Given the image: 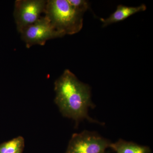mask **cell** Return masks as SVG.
<instances>
[{
  "instance_id": "6da1fadb",
  "label": "cell",
  "mask_w": 153,
  "mask_h": 153,
  "mask_svg": "<svg viewBox=\"0 0 153 153\" xmlns=\"http://www.w3.org/2000/svg\"><path fill=\"white\" fill-rule=\"evenodd\" d=\"M55 101L63 116L79 122L86 119L97 123L88 115V109L94 108L90 88L77 79L72 72L66 69L55 80Z\"/></svg>"
},
{
  "instance_id": "7a4b0ae2",
  "label": "cell",
  "mask_w": 153,
  "mask_h": 153,
  "mask_svg": "<svg viewBox=\"0 0 153 153\" xmlns=\"http://www.w3.org/2000/svg\"><path fill=\"white\" fill-rule=\"evenodd\" d=\"M44 15L63 36L78 33L83 26V14L75 10L67 0L47 1Z\"/></svg>"
},
{
  "instance_id": "3957f363",
  "label": "cell",
  "mask_w": 153,
  "mask_h": 153,
  "mask_svg": "<svg viewBox=\"0 0 153 153\" xmlns=\"http://www.w3.org/2000/svg\"><path fill=\"white\" fill-rule=\"evenodd\" d=\"M46 0H16L14 5V17L17 31L22 33L45 14Z\"/></svg>"
},
{
  "instance_id": "277c9868",
  "label": "cell",
  "mask_w": 153,
  "mask_h": 153,
  "mask_svg": "<svg viewBox=\"0 0 153 153\" xmlns=\"http://www.w3.org/2000/svg\"><path fill=\"white\" fill-rule=\"evenodd\" d=\"M20 34L22 41L27 48L36 45L44 46L49 40L64 36L55 30L45 15Z\"/></svg>"
},
{
  "instance_id": "5b68a950",
  "label": "cell",
  "mask_w": 153,
  "mask_h": 153,
  "mask_svg": "<svg viewBox=\"0 0 153 153\" xmlns=\"http://www.w3.org/2000/svg\"><path fill=\"white\" fill-rule=\"evenodd\" d=\"M110 142L94 132L74 134L65 153H105Z\"/></svg>"
},
{
  "instance_id": "8992f818",
  "label": "cell",
  "mask_w": 153,
  "mask_h": 153,
  "mask_svg": "<svg viewBox=\"0 0 153 153\" xmlns=\"http://www.w3.org/2000/svg\"><path fill=\"white\" fill-rule=\"evenodd\" d=\"M146 7L145 4L136 7H127L119 5L117 7L116 10L109 17L106 19H100L102 23V26L106 27L114 23L123 21L129 17L139 12L145 11Z\"/></svg>"
},
{
  "instance_id": "52a82bcc",
  "label": "cell",
  "mask_w": 153,
  "mask_h": 153,
  "mask_svg": "<svg viewBox=\"0 0 153 153\" xmlns=\"http://www.w3.org/2000/svg\"><path fill=\"white\" fill-rule=\"evenodd\" d=\"M109 148L116 153H151V149L146 146H141L132 142L119 140L116 142L111 143Z\"/></svg>"
},
{
  "instance_id": "ba28073f",
  "label": "cell",
  "mask_w": 153,
  "mask_h": 153,
  "mask_svg": "<svg viewBox=\"0 0 153 153\" xmlns=\"http://www.w3.org/2000/svg\"><path fill=\"white\" fill-rule=\"evenodd\" d=\"M25 140L19 136L0 145V153H16L23 151Z\"/></svg>"
},
{
  "instance_id": "9c48e42d",
  "label": "cell",
  "mask_w": 153,
  "mask_h": 153,
  "mask_svg": "<svg viewBox=\"0 0 153 153\" xmlns=\"http://www.w3.org/2000/svg\"><path fill=\"white\" fill-rule=\"evenodd\" d=\"M68 3L75 10L84 14L90 7L89 3L85 0H67Z\"/></svg>"
},
{
  "instance_id": "30bf717a",
  "label": "cell",
  "mask_w": 153,
  "mask_h": 153,
  "mask_svg": "<svg viewBox=\"0 0 153 153\" xmlns=\"http://www.w3.org/2000/svg\"><path fill=\"white\" fill-rule=\"evenodd\" d=\"M22 151H20V152H18L16 153H22Z\"/></svg>"
}]
</instances>
